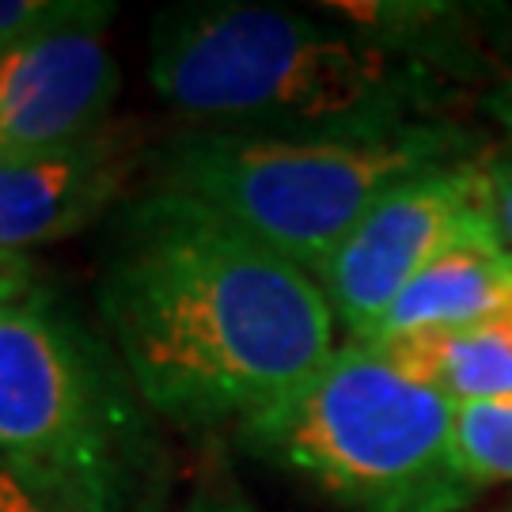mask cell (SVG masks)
I'll return each mask as SVG.
<instances>
[{
  "label": "cell",
  "mask_w": 512,
  "mask_h": 512,
  "mask_svg": "<svg viewBox=\"0 0 512 512\" xmlns=\"http://www.w3.org/2000/svg\"><path fill=\"white\" fill-rule=\"evenodd\" d=\"M315 12L410 76L478 99L512 76V8L494 0H323Z\"/></svg>",
  "instance_id": "cell-8"
},
{
  "label": "cell",
  "mask_w": 512,
  "mask_h": 512,
  "mask_svg": "<svg viewBox=\"0 0 512 512\" xmlns=\"http://www.w3.org/2000/svg\"><path fill=\"white\" fill-rule=\"evenodd\" d=\"M0 475L50 512H164L156 414L107 330L50 285L0 308Z\"/></svg>",
  "instance_id": "cell-3"
},
{
  "label": "cell",
  "mask_w": 512,
  "mask_h": 512,
  "mask_svg": "<svg viewBox=\"0 0 512 512\" xmlns=\"http://www.w3.org/2000/svg\"><path fill=\"white\" fill-rule=\"evenodd\" d=\"M490 152V148H486ZM486 152L478 160L410 175L365 209L315 277L342 342H365L406 285L490 217Z\"/></svg>",
  "instance_id": "cell-6"
},
{
  "label": "cell",
  "mask_w": 512,
  "mask_h": 512,
  "mask_svg": "<svg viewBox=\"0 0 512 512\" xmlns=\"http://www.w3.org/2000/svg\"><path fill=\"white\" fill-rule=\"evenodd\" d=\"M16 497H23V490H19L12 478H4L0 475V509L8 505V501H16Z\"/></svg>",
  "instance_id": "cell-20"
},
{
  "label": "cell",
  "mask_w": 512,
  "mask_h": 512,
  "mask_svg": "<svg viewBox=\"0 0 512 512\" xmlns=\"http://www.w3.org/2000/svg\"><path fill=\"white\" fill-rule=\"evenodd\" d=\"M0 512H50V509H42L38 501H31V497L23 494V497H16V501H8V505H4Z\"/></svg>",
  "instance_id": "cell-19"
},
{
  "label": "cell",
  "mask_w": 512,
  "mask_h": 512,
  "mask_svg": "<svg viewBox=\"0 0 512 512\" xmlns=\"http://www.w3.org/2000/svg\"><path fill=\"white\" fill-rule=\"evenodd\" d=\"M494 141L459 118L391 133H247L183 126L156 137L148 183L175 190L319 277L376 198L410 175L478 160Z\"/></svg>",
  "instance_id": "cell-4"
},
{
  "label": "cell",
  "mask_w": 512,
  "mask_h": 512,
  "mask_svg": "<svg viewBox=\"0 0 512 512\" xmlns=\"http://www.w3.org/2000/svg\"><path fill=\"white\" fill-rule=\"evenodd\" d=\"M42 289V274L38 262L27 251H8L0 247V308H12L19 300Z\"/></svg>",
  "instance_id": "cell-16"
},
{
  "label": "cell",
  "mask_w": 512,
  "mask_h": 512,
  "mask_svg": "<svg viewBox=\"0 0 512 512\" xmlns=\"http://www.w3.org/2000/svg\"><path fill=\"white\" fill-rule=\"evenodd\" d=\"M482 327H494L497 334H505V338H512V293L505 296V304L497 308L494 319H490V323H482Z\"/></svg>",
  "instance_id": "cell-18"
},
{
  "label": "cell",
  "mask_w": 512,
  "mask_h": 512,
  "mask_svg": "<svg viewBox=\"0 0 512 512\" xmlns=\"http://www.w3.org/2000/svg\"><path fill=\"white\" fill-rule=\"evenodd\" d=\"M456 403L387 353L342 342L319 372L239 421L228 444L334 512H467L452 456Z\"/></svg>",
  "instance_id": "cell-5"
},
{
  "label": "cell",
  "mask_w": 512,
  "mask_h": 512,
  "mask_svg": "<svg viewBox=\"0 0 512 512\" xmlns=\"http://www.w3.org/2000/svg\"><path fill=\"white\" fill-rule=\"evenodd\" d=\"M148 84L186 126L391 133L456 118V99L304 8L186 0L148 27Z\"/></svg>",
  "instance_id": "cell-2"
},
{
  "label": "cell",
  "mask_w": 512,
  "mask_h": 512,
  "mask_svg": "<svg viewBox=\"0 0 512 512\" xmlns=\"http://www.w3.org/2000/svg\"><path fill=\"white\" fill-rule=\"evenodd\" d=\"M156 137L141 122H110L84 141L42 148L0 160V247L27 251L80 236L118 205L148 175Z\"/></svg>",
  "instance_id": "cell-7"
},
{
  "label": "cell",
  "mask_w": 512,
  "mask_h": 512,
  "mask_svg": "<svg viewBox=\"0 0 512 512\" xmlns=\"http://www.w3.org/2000/svg\"><path fill=\"white\" fill-rule=\"evenodd\" d=\"M376 349L456 406L512 399V338L494 327L429 330Z\"/></svg>",
  "instance_id": "cell-11"
},
{
  "label": "cell",
  "mask_w": 512,
  "mask_h": 512,
  "mask_svg": "<svg viewBox=\"0 0 512 512\" xmlns=\"http://www.w3.org/2000/svg\"><path fill=\"white\" fill-rule=\"evenodd\" d=\"M110 0H0V61L69 27H110Z\"/></svg>",
  "instance_id": "cell-13"
},
{
  "label": "cell",
  "mask_w": 512,
  "mask_h": 512,
  "mask_svg": "<svg viewBox=\"0 0 512 512\" xmlns=\"http://www.w3.org/2000/svg\"><path fill=\"white\" fill-rule=\"evenodd\" d=\"M95 308L156 421L209 440L289 395L342 346L315 277L152 183L110 217Z\"/></svg>",
  "instance_id": "cell-1"
},
{
  "label": "cell",
  "mask_w": 512,
  "mask_h": 512,
  "mask_svg": "<svg viewBox=\"0 0 512 512\" xmlns=\"http://www.w3.org/2000/svg\"><path fill=\"white\" fill-rule=\"evenodd\" d=\"M179 512H262L255 497L247 494V486L239 482V475L232 471L220 437H213V444H209V456L198 467L194 486L183 497Z\"/></svg>",
  "instance_id": "cell-14"
},
{
  "label": "cell",
  "mask_w": 512,
  "mask_h": 512,
  "mask_svg": "<svg viewBox=\"0 0 512 512\" xmlns=\"http://www.w3.org/2000/svg\"><path fill=\"white\" fill-rule=\"evenodd\" d=\"M486 190H490V220L501 239V247L512 255V148L490 145L486 152Z\"/></svg>",
  "instance_id": "cell-15"
},
{
  "label": "cell",
  "mask_w": 512,
  "mask_h": 512,
  "mask_svg": "<svg viewBox=\"0 0 512 512\" xmlns=\"http://www.w3.org/2000/svg\"><path fill=\"white\" fill-rule=\"evenodd\" d=\"M497 512H512V505H509V509H497Z\"/></svg>",
  "instance_id": "cell-21"
},
{
  "label": "cell",
  "mask_w": 512,
  "mask_h": 512,
  "mask_svg": "<svg viewBox=\"0 0 512 512\" xmlns=\"http://www.w3.org/2000/svg\"><path fill=\"white\" fill-rule=\"evenodd\" d=\"M509 293L512 255L501 247L494 220L486 217L406 285L361 346H391L429 330L482 327L494 319Z\"/></svg>",
  "instance_id": "cell-10"
},
{
  "label": "cell",
  "mask_w": 512,
  "mask_h": 512,
  "mask_svg": "<svg viewBox=\"0 0 512 512\" xmlns=\"http://www.w3.org/2000/svg\"><path fill=\"white\" fill-rule=\"evenodd\" d=\"M478 110L486 114V122L501 133V145L512 148V76H505L497 88L478 99Z\"/></svg>",
  "instance_id": "cell-17"
},
{
  "label": "cell",
  "mask_w": 512,
  "mask_h": 512,
  "mask_svg": "<svg viewBox=\"0 0 512 512\" xmlns=\"http://www.w3.org/2000/svg\"><path fill=\"white\" fill-rule=\"evenodd\" d=\"M103 31H54L0 61V160L73 145L114 122L122 69Z\"/></svg>",
  "instance_id": "cell-9"
},
{
  "label": "cell",
  "mask_w": 512,
  "mask_h": 512,
  "mask_svg": "<svg viewBox=\"0 0 512 512\" xmlns=\"http://www.w3.org/2000/svg\"><path fill=\"white\" fill-rule=\"evenodd\" d=\"M452 456L478 501L497 486H512V399L456 406Z\"/></svg>",
  "instance_id": "cell-12"
}]
</instances>
